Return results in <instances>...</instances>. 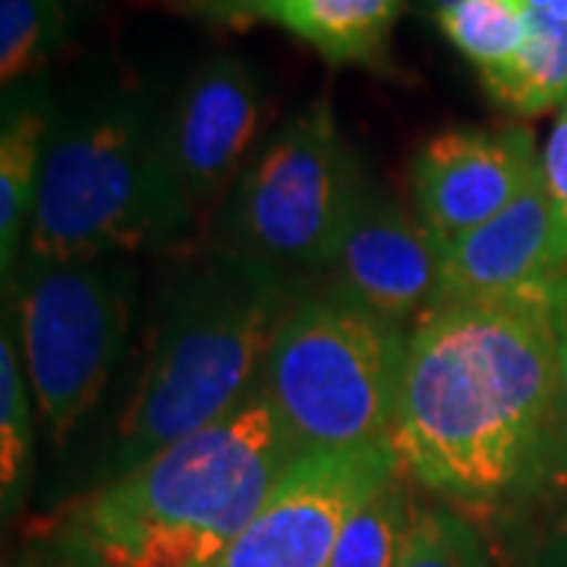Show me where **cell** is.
Instances as JSON below:
<instances>
[{
    "instance_id": "6da1fadb",
    "label": "cell",
    "mask_w": 567,
    "mask_h": 567,
    "mask_svg": "<svg viewBox=\"0 0 567 567\" xmlns=\"http://www.w3.org/2000/svg\"><path fill=\"white\" fill-rule=\"evenodd\" d=\"M391 445L447 505H527L567 454L551 287L439 306L416 322Z\"/></svg>"
},
{
    "instance_id": "7a4b0ae2",
    "label": "cell",
    "mask_w": 567,
    "mask_h": 567,
    "mask_svg": "<svg viewBox=\"0 0 567 567\" xmlns=\"http://www.w3.org/2000/svg\"><path fill=\"white\" fill-rule=\"evenodd\" d=\"M306 293L303 275L227 244L174 265L162 284L140 382L117 423L114 476L240 404L262 382L271 341Z\"/></svg>"
},
{
    "instance_id": "3957f363",
    "label": "cell",
    "mask_w": 567,
    "mask_h": 567,
    "mask_svg": "<svg viewBox=\"0 0 567 567\" xmlns=\"http://www.w3.org/2000/svg\"><path fill=\"white\" fill-rule=\"evenodd\" d=\"M297 457L256 385L218 423L66 507L54 533L111 567H215Z\"/></svg>"
},
{
    "instance_id": "277c9868",
    "label": "cell",
    "mask_w": 567,
    "mask_h": 567,
    "mask_svg": "<svg viewBox=\"0 0 567 567\" xmlns=\"http://www.w3.org/2000/svg\"><path fill=\"white\" fill-rule=\"evenodd\" d=\"M196 221L167 152V104L140 82L54 102L25 259L136 256L183 240Z\"/></svg>"
},
{
    "instance_id": "5b68a950",
    "label": "cell",
    "mask_w": 567,
    "mask_h": 567,
    "mask_svg": "<svg viewBox=\"0 0 567 567\" xmlns=\"http://www.w3.org/2000/svg\"><path fill=\"white\" fill-rule=\"evenodd\" d=\"M410 334L331 287L287 312L259 385L297 454L391 442Z\"/></svg>"
},
{
    "instance_id": "8992f818",
    "label": "cell",
    "mask_w": 567,
    "mask_h": 567,
    "mask_svg": "<svg viewBox=\"0 0 567 567\" xmlns=\"http://www.w3.org/2000/svg\"><path fill=\"white\" fill-rule=\"evenodd\" d=\"M365 186L328 99H316L265 142L224 205V244L293 275L328 268Z\"/></svg>"
},
{
    "instance_id": "52a82bcc",
    "label": "cell",
    "mask_w": 567,
    "mask_h": 567,
    "mask_svg": "<svg viewBox=\"0 0 567 567\" xmlns=\"http://www.w3.org/2000/svg\"><path fill=\"white\" fill-rule=\"evenodd\" d=\"M13 293L29 385L48 429L63 442L99 404L123 360L136 268L126 256L76 262L25 259Z\"/></svg>"
},
{
    "instance_id": "ba28073f",
    "label": "cell",
    "mask_w": 567,
    "mask_h": 567,
    "mask_svg": "<svg viewBox=\"0 0 567 567\" xmlns=\"http://www.w3.org/2000/svg\"><path fill=\"white\" fill-rule=\"evenodd\" d=\"M401 470L391 442L300 454L215 567H328L353 511Z\"/></svg>"
},
{
    "instance_id": "9c48e42d",
    "label": "cell",
    "mask_w": 567,
    "mask_h": 567,
    "mask_svg": "<svg viewBox=\"0 0 567 567\" xmlns=\"http://www.w3.org/2000/svg\"><path fill=\"white\" fill-rule=\"evenodd\" d=\"M324 275L334 293L388 322H423L442 303L445 244L365 181Z\"/></svg>"
},
{
    "instance_id": "30bf717a",
    "label": "cell",
    "mask_w": 567,
    "mask_h": 567,
    "mask_svg": "<svg viewBox=\"0 0 567 567\" xmlns=\"http://www.w3.org/2000/svg\"><path fill=\"white\" fill-rule=\"evenodd\" d=\"M543 174V152L524 126H457L425 140L410 162L416 218L451 244L517 203Z\"/></svg>"
},
{
    "instance_id": "8fae6325",
    "label": "cell",
    "mask_w": 567,
    "mask_h": 567,
    "mask_svg": "<svg viewBox=\"0 0 567 567\" xmlns=\"http://www.w3.org/2000/svg\"><path fill=\"white\" fill-rule=\"evenodd\" d=\"M268 99L259 70L240 54H212L167 104V152L186 199L205 205L252 162Z\"/></svg>"
},
{
    "instance_id": "7c38bea8",
    "label": "cell",
    "mask_w": 567,
    "mask_h": 567,
    "mask_svg": "<svg viewBox=\"0 0 567 567\" xmlns=\"http://www.w3.org/2000/svg\"><path fill=\"white\" fill-rule=\"evenodd\" d=\"M565 275L555 244L551 199L539 174V181L502 215L445 244V284L439 306L548 290Z\"/></svg>"
},
{
    "instance_id": "4fadbf2b",
    "label": "cell",
    "mask_w": 567,
    "mask_h": 567,
    "mask_svg": "<svg viewBox=\"0 0 567 567\" xmlns=\"http://www.w3.org/2000/svg\"><path fill=\"white\" fill-rule=\"evenodd\" d=\"M215 22H271L334 66L385 70L388 41L406 0H183Z\"/></svg>"
},
{
    "instance_id": "5bb4252c",
    "label": "cell",
    "mask_w": 567,
    "mask_h": 567,
    "mask_svg": "<svg viewBox=\"0 0 567 567\" xmlns=\"http://www.w3.org/2000/svg\"><path fill=\"white\" fill-rule=\"evenodd\" d=\"M54 121V99L44 76L3 89L0 123V275L3 297L17 287L22 246L29 240L32 208L39 196L44 142Z\"/></svg>"
},
{
    "instance_id": "9a60e30c",
    "label": "cell",
    "mask_w": 567,
    "mask_h": 567,
    "mask_svg": "<svg viewBox=\"0 0 567 567\" xmlns=\"http://www.w3.org/2000/svg\"><path fill=\"white\" fill-rule=\"evenodd\" d=\"M488 99L517 117H539L567 102V20L529 10L527 48L498 70L480 73Z\"/></svg>"
},
{
    "instance_id": "2e32d148",
    "label": "cell",
    "mask_w": 567,
    "mask_h": 567,
    "mask_svg": "<svg viewBox=\"0 0 567 567\" xmlns=\"http://www.w3.org/2000/svg\"><path fill=\"white\" fill-rule=\"evenodd\" d=\"M85 0H0V82L44 76L80 32Z\"/></svg>"
},
{
    "instance_id": "e0dca14e",
    "label": "cell",
    "mask_w": 567,
    "mask_h": 567,
    "mask_svg": "<svg viewBox=\"0 0 567 567\" xmlns=\"http://www.w3.org/2000/svg\"><path fill=\"white\" fill-rule=\"evenodd\" d=\"M435 22L480 73L507 66L529 39L527 0H464L439 13Z\"/></svg>"
},
{
    "instance_id": "ac0fdd59",
    "label": "cell",
    "mask_w": 567,
    "mask_h": 567,
    "mask_svg": "<svg viewBox=\"0 0 567 567\" xmlns=\"http://www.w3.org/2000/svg\"><path fill=\"white\" fill-rule=\"evenodd\" d=\"M413 498L401 473L353 511L328 567H394L413 524Z\"/></svg>"
},
{
    "instance_id": "d6986e66",
    "label": "cell",
    "mask_w": 567,
    "mask_h": 567,
    "mask_svg": "<svg viewBox=\"0 0 567 567\" xmlns=\"http://www.w3.org/2000/svg\"><path fill=\"white\" fill-rule=\"evenodd\" d=\"M25 365H22L17 324H10V309L3 312L0 334V492L3 507L13 511L20 502L29 464H32V410L25 391Z\"/></svg>"
},
{
    "instance_id": "ffe728a7",
    "label": "cell",
    "mask_w": 567,
    "mask_h": 567,
    "mask_svg": "<svg viewBox=\"0 0 567 567\" xmlns=\"http://www.w3.org/2000/svg\"><path fill=\"white\" fill-rule=\"evenodd\" d=\"M394 567H488V551L457 507H416Z\"/></svg>"
},
{
    "instance_id": "44dd1931",
    "label": "cell",
    "mask_w": 567,
    "mask_h": 567,
    "mask_svg": "<svg viewBox=\"0 0 567 567\" xmlns=\"http://www.w3.org/2000/svg\"><path fill=\"white\" fill-rule=\"evenodd\" d=\"M543 181H546L551 215H555L558 259L567 268V102L561 104V114L548 133L546 148H543Z\"/></svg>"
},
{
    "instance_id": "7402d4cb",
    "label": "cell",
    "mask_w": 567,
    "mask_h": 567,
    "mask_svg": "<svg viewBox=\"0 0 567 567\" xmlns=\"http://www.w3.org/2000/svg\"><path fill=\"white\" fill-rule=\"evenodd\" d=\"M539 488H551L555 495H561V511L546 533L539 551L533 555V567H567V454Z\"/></svg>"
},
{
    "instance_id": "603a6c76",
    "label": "cell",
    "mask_w": 567,
    "mask_h": 567,
    "mask_svg": "<svg viewBox=\"0 0 567 567\" xmlns=\"http://www.w3.org/2000/svg\"><path fill=\"white\" fill-rule=\"evenodd\" d=\"M25 567H111V565H104L102 558H95L92 551H85V548L66 543V539L58 536V533H48V543H44V548L35 551Z\"/></svg>"
},
{
    "instance_id": "cb8c5ba5",
    "label": "cell",
    "mask_w": 567,
    "mask_h": 567,
    "mask_svg": "<svg viewBox=\"0 0 567 567\" xmlns=\"http://www.w3.org/2000/svg\"><path fill=\"white\" fill-rule=\"evenodd\" d=\"M551 319H555V341H558V369L567 401V275L551 287Z\"/></svg>"
},
{
    "instance_id": "d4e9b609",
    "label": "cell",
    "mask_w": 567,
    "mask_h": 567,
    "mask_svg": "<svg viewBox=\"0 0 567 567\" xmlns=\"http://www.w3.org/2000/svg\"><path fill=\"white\" fill-rule=\"evenodd\" d=\"M457 3H464V0H425V7L439 17V13H445L451 7H457Z\"/></svg>"
}]
</instances>
